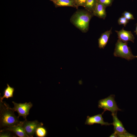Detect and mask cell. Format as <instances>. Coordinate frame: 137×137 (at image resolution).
I'll return each instance as SVG.
<instances>
[{
  "label": "cell",
  "mask_w": 137,
  "mask_h": 137,
  "mask_svg": "<svg viewBox=\"0 0 137 137\" xmlns=\"http://www.w3.org/2000/svg\"><path fill=\"white\" fill-rule=\"evenodd\" d=\"M114 97V95H111L106 98L100 100L98 102V107L104 109L105 111H109L112 113L121 110L117 105Z\"/></svg>",
  "instance_id": "obj_4"
},
{
  "label": "cell",
  "mask_w": 137,
  "mask_h": 137,
  "mask_svg": "<svg viewBox=\"0 0 137 137\" xmlns=\"http://www.w3.org/2000/svg\"><path fill=\"white\" fill-rule=\"evenodd\" d=\"M129 21L123 16L119 18L118 20V23L119 25H123L125 27L128 23Z\"/></svg>",
  "instance_id": "obj_18"
},
{
  "label": "cell",
  "mask_w": 137,
  "mask_h": 137,
  "mask_svg": "<svg viewBox=\"0 0 137 137\" xmlns=\"http://www.w3.org/2000/svg\"><path fill=\"white\" fill-rule=\"evenodd\" d=\"M98 1V0H87L84 7L87 10L92 13Z\"/></svg>",
  "instance_id": "obj_15"
},
{
  "label": "cell",
  "mask_w": 137,
  "mask_h": 137,
  "mask_svg": "<svg viewBox=\"0 0 137 137\" xmlns=\"http://www.w3.org/2000/svg\"><path fill=\"white\" fill-rule=\"evenodd\" d=\"M87 0H75L77 7L82 6L84 7Z\"/></svg>",
  "instance_id": "obj_21"
},
{
  "label": "cell",
  "mask_w": 137,
  "mask_h": 137,
  "mask_svg": "<svg viewBox=\"0 0 137 137\" xmlns=\"http://www.w3.org/2000/svg\"><path fill=\"white\" fill-rule=\"evenodd\" d=\"M50 0L54 2L56 1L57 0Z\"/></svg>",
  "instance_id": "obj_24"
},
{
  "label": "cell",
  "mask_w": 137,
  "mask_h": 137,
  "mask_svg": "<svg viewBox=\"0 0 137 137\" xmlns=\"http://www.w3.org/2000/svg\"><path fill=\"white\" fill-rule=\"evenodd\" d=\"M12 102L14 105L12 108L14 111L18 113V117L22 116L24 119H26V117L29 114L30 110L33 106L32 103L30 102L18 103L12 101Z\"/></svg>",
  "instance_id": "obj_5"
},
{
  "label": "cell",
  "mask_w": 137,
  "mask_h": 137,
  "mask_svg": "<svg viewBox=\"0 0 137 137\" xmlns=\"http://www.w3.org/2000/svg\"><path fill=\"white\" fill-rule=\"evenodd\" d=\"M14 91V88L10 87L8 83L7 87L5 89L4 92V95L2 97H0V101H3L4 98L8 99L13 97V94Z\"/></svg>",
  "instance_id": "obj_14"
},
{
  "label": "cell",
  "mask_w": 137,
  "mask_h": 137,
  "mask_svg": "<svg viewBox=\"0 0 137 137\" xmlns=\"http://www.w3.org/2000/svg\"><path fill=\"white\" fill-rule=\"evenodd\" d=\"M22 126L25 131L29 137L33 136L35 131L39 126H43L42 122H40L37 120L29 121L26 119L22 121Z\"/></svg>",
  "instance_id": "obj_6"
},
{
  "label": "cell",
  "mask_w": 137,
  "mask_h": 137,
  "mask_svg": "<svg viewBox=\"0 0 137 137\" xmlns=\"http://www.w3.org/2000/svg\"><path fill=\"white\" fill-rule=\"evenodd\" d=\"M117 112L112 113L113 122L114 132L116 133L118 137L128 132L124 128L122 122L118 119L117 115Z\"/></svg>",
  "instance_id": "obj_7"
},
{
  "label": "cell",
  "mask_w": 137,
  "mask_h": 137,
  "mask_svg": "<svg viewBox=\"0 0 137 137\" xmlns=\"http://www.w3.org/2000/svg\"><path fill=\"white\" fill-rule=\"evenodd\" d=\"M123 16L125 17L128 20H134V18L133 15L130 12L127 11H124L122 14Z\"/></svg>",
  "instance_id": "obj_20"
},
{
  "label": "cell",
  "mask_w": 137,
  "mask_h": 137,
  "mask_svg": "<svg viewBox=\"0 0 137 137\" xmlns=\"http://www.w3.org/2000/svg\"><path fill=\"white\" fill-rule=\"evenodd\" d=\"M2 129L10 131L19 137H29L26 133L22 126V121H21L19 124L17 125Z\"/></svg>",
  "instance_id": "obj_10"
},
{
  "label": "cell",
  "mask_w": 137,
  "mask_h": 137,
  "mask_svg": "<svg viewBox=\"0 0 137 137\" xmlns=\"http://www.w3.org/2000/svg\"><path fill=\"white\" fill-rule=\"evenodd\" d=\"M112 28L110 30L102 33L98 39L99 47L100 48H104L106 46L110 35L112 34Z\"/></svg>",
  "instance_id": "obj_12"
},
{
  "label": "cell",
  "mask_w": 137,
  "mask_h": 137,
  "mask_svg": "<svg viewBox=\"0 0 137 137\" xmlns=\"http://www.w3.org/2000/svg\"><path fill=\"white\" fill-rule=\"evenodd\" d=\"M14 112L5 101H0V129L17 125L21 122Z\"/></svg>",
  "instance_id": "obj_1"
},
{
  "label": "cell",
  "mask_w": 137,
  "mask_h": 137,
  "mask_svg": "<svg viewBox=\"0 0 137 137\" xmlns=\"http://www.w3.org/2000/svg\"><path fill=\"white\" fill-rule=\"evenodd\" d=\"M47 131L43 126H41L38 127L36 129L35 134L38 137H45L47 135Z\"/></svg>",
  "instance_id": "obj_16"
},
{
  "label": "cell",
  "mask_w": 137,
  "mask_h": 137,
  "mask_svg": "<svg viewBox=\"0 0 137 137\" xmlns=\"http://www.w3.org/2000/svg\"><path fill=\"white\" fill-rule=\"evenodd\" d=\"M106 7L98 1L96 7L92 13L93 15L105 19L106 16Z\"/></svg>",
  "instance_id": "obj_11"
},
{
  "label": "cell",
  "mask_w": 137,
  "mask_h": 137,
  "mask_svg": "<svg viewBox=\"0 0 137 137\" xmlns=\"http://www.w3.org/2000/svg\"><path fill=\"white\" fill-rule=\"evenodd\" d=\"M53 2L56 7L68 6L78 8L75 0H57Z\"/></svg>",
  "instance_id": "obj_13"
},
{
  "label": "cell",
  "mask_w": 137,
  "mask_h": 137,
  "mask_svg": "<svg viewBox=\"0 0 137 137\" xmlns=\"http://www.w3.org/2000/svg\"><path fill=\"white\" fill-rule=\"evenodd\" d=\"M18 136L12 132L5 129H1L0 137H16Z\"/></svg>",
  "instance_id": "obj_17"
},
{
  "label": "cell",
  "mask_w": 137,
  "mask_h": 137,
  "mask_svg": "<svg viewBox=\"0 0 137 137\" xmlns=\"http://www.w3.org/2000/svg\"><path fill=\"white\" fill-rule=\"evenodd\" d=\"M93 15L87 10H79L72 16L70 21L82 32H86L88 30L89 22Z\"/></svg>",
  "instance_id": "obj_2"
},
{
  "label": "cell",
  "mask_w": 137,
  "mask_h": 137,
  "mask_svg": "<svg viewBox=\"0 0 137 137\" xmlns=\"http://www.w3.org/2000/svg\"><path fill=\"white\" fill-rule=\"evenodd\" d=\"M118 35V39L124 42H127L128 41H130L134 42V37L131 31L124 30L123 28L119 31L115 30Z\"/></svg>",
  "instance_id": "obj_9"
},
{
  "label": "cell",
  "mask_w": 137,
  "mask_h": 137,
  "mask_svg": "<svg viewBox=\"0 0 137 137\" xmlns=\"http://www.w3.org/2000/svg\"><path fill=\"white\" fill-rule=\"evenodd\" d=\"M134 32L137 35V24H136V29L134 31Z\"/></svg>",
  "instance_id": "obj_23"
},
{
  "label": "cell",
  "mask_w": 137,
  "mask_h": 137,
  "mask_svg": "<svg viewBox=\"0 0 137 137\" xmlns=\"http://www.w3.org/2000/svg\"><path fill=\"white\" fill-rule=\"evenodd\" d=\"M105 111L104 110L101 114H98L92 116H88L85 124L89 125H92L94 124H100L101 126L110 125H112V123H109L105 122L102 117V115Z\"/></svg>",
  "instance_id": "obj_8"
},
{
  "label": "cell",
  "mask_w": 137,
  "mask_h": 137,
  "mask_svg": "<svg viewBox=\"0 0 137 137\" xmlns=\"http://www.w3.org/2000/svg\"><path fill=\"white\" fill-rule=\"evenodd\" d=\"M110 137H118L117 134L115 132L112 133L110 136Z\"/></svg>",
  "instance_id": "obj_22"
},
{
  "label": "cell",
  "mask_w": 137,
  "mask_h": 137,
  "mask_svg": "<svg viewBox=\"0 0 137 137\" xmlns=\"http://www.w3.org/2000/svg\"><path fill=\"white\" fill-rule=\"evenodd\" d=\"M127 44V42H124L118 39L115 44L114 56L124 58L128 61L136 58L133 55L131 48L128 46Z\"/></svg>",
  "instance_id": "obj_3"
},
{
  "label": "cell",
  "mask_w": 137,
  "mask_h": 137,
  "mask_svg": "<svg viewBox=\"0 0 137 137\" xmlns=\"http://www.w3.org/2000/svg\"><path fill=\"white\" fill-rule=\"evenodd\" d=\"M98 2L106 7L111 6L113 0H98Z\"/></svg>",
  "instance_id": "obj_19"
},
{
  "label": "cell",
  "mask_w": 137,
  "mask_h": 137,
  "mask_svg": "<svg viewBox=\"0 0 137 137\" xmlns=\"http://www.w3.org/2000/svg\"><path fill=\"white\" fill-rule=\"evenodd\" d=\"M136 56V58H137V56Z\"/></svg>",
  "instance_id": "obj_25"
}]
</instances>
